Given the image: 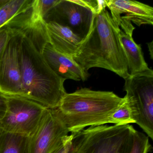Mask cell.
<instances>
[{"label":"cell","mask_w":153,"mask_h":153,"mask_svg":"<svg viewBox=\"0 0 153 153\" xmlns=\"http://www.w3.org/2000/svg\"><path fill=\"white\" fill-rule=\"evenodd\" d=\"M48 41L45 24L30 22L23 27L19 49L20 97L53 109L59 106L67 92L65 79L53 71L42 54V47Z\"/></svg>","instance_id":"6da1fadb"},{"label":"cell","mask_w":153,"mask_h":153,"mask_svg":"<svg viewBox=\"0 0 153 153\" xmlns=\"http://www.w3.org/2000/svg\"><path fill=\"white\" fill-rule=\"evenodd\" d=\"M120 30L105 9L95 15L90 32L73 59L85 72L91 68H102L126 79L130 74L120 38Z\"/></svg>","instance_id":"7a4b0ae2"},{"label":"cell","mask_w":153,"mask_h":153,"mask_svg":"<svg viewBox=\"0 0 153 153\" xmlns=\"http://www.w3.org/2000/svg\"><path fill=\"white\" fill-rule=\"evenodd\" d=\"M113 92L81 88L67 94L56 108L57 114L71 134L111 123L112 115L125 102Z\"/></svg>","instance_id":"3957f363"},{"label":"cell","mask_w":153,"mask_h":153,"mask_svg":"<svg viewBox=\"0 0 153 153\" xmlns=\"http://www.w3.org/2000/svg\"><path fill=\"white\" fill-rule=\"evenodd\" d=\"M135 130L130 124L89 127L71 134L68 153H130Z\"/></svg>","instance_id":"277c9868"},{"label":"cell","mask_w":153,"mask_h":153,"mask_svg":"<svg viewBox=\"0 0 153 153\" xmlns=\"http://www.w3.org/2000/svg\"><path fill=\"white\" fill-rule=\"evenodd\" d=\"M126 101L135 123L153 139V71L147 70L125 79Z\"/></svg>","instance_id":"5b68a950"},{"label":"cell","mask_w":153,"mask_h":153,"mask_svg":"<svg viewBox=\"0 0 153 153\" xmlns=\"http://www.w3.org/2000/svg\"><path fill=\"white\" fill-rule=\"evenodd\" d=\"M5 95L7 107L4 117L0 120V129L30 137L47 108L25 97Z\"/></svg>","instance_id":"8992f818"},{"label":"cell","mask_w":153,"mask_h":153,"mask_svg":"<svg viewBox=\"0 0 153 153\" xmlns=\"http://www.w3.org/2000/svg\"><path fill=\"white\" fill-rule=\"evenodd\" d=\"M27 24L19 25L13 28L0 58V91L4 94L21 95L19 49L22 29Z\"/></svg>","instance_id":"52a82bcc"},{"label":"cell","mask_w":153,"mask_h":153,"mask_svg":"<svg viewBox=\"0 0 153 153\" xmlns=\"http://www.w3.org/2000/svg\"><path fill=\"white\" fill-rule=\"evenodd\" d=\"M68 133L56 108H46L36 129L29 137V153H52L62 145Z\"/></svg>","instance_id":"ba28073f"},{"label":"cell","mask_w":153,"mask_h":153,"mask_svg":"<svg viewBox=\"0 0 153 153\" xmlns=\"http://www.w3.org/2000/svg\"><path fill=\"white\" fill-rule=\"evenodd\" d=\"M94 15L90 9L73 0H59L44 20L68 27L84 40L90 32Z\"/></svg>","instance_id":"9c48e42d"},{"label":"cell","mask_w":153,"mask_h":153,"mask_svg":"<svg viewBox=\"0 0 153 153\" xmlns=\"http://www.w3.org/2000/svg\"><path fill=\"white\" fill-rule=\"evenodd\" d=\"M107 7L111 13L115 25L121 27L123 32L132 36L135 27L133 22L138 26L143 25H153V8L136 1L106 0Z\"/></svg>","instance_id":"30bf717a"},{"label":"cell","mask_w":153,"mask_h":153,"mask_svg":"<svg viewBox=\"0 0 153 153\" xmlns=\"http://www.w3.org/2000/svg\"><path fill=\"white\" fill-rule=\"evenodd\" d=\"M45 61L53 71L63 79L85 81L89 76L73 58L60 53L54 49L49 41L45 42L41 50Z\"/></svg>","instance_id":"8fae6325"},{"label":"cell","mask_w":153,"mask_h":153,"mask_svg":"<svg viewBox=\"0 0 153 153\" xmlns=\"http://www.w3.org/2000/svg\"><path fill=\"white\" fill-rule=\"evenodd\" d=\"M49 42L57 51L72 57L83 39L66 27L53 22H45Z\"/></svg>","instance_id":"7c38bea8"},{"label":"cell","mask_w":153,"mask_h":153,"mask_svg":"<svg viewBox=\"0 0 153 153\" xmlns=\"http://www.w3.org/2000/svg\"><path fill=\"white\" fill-rule=\"evenodd\" d=\"M120 38L130 75L133 76L147 70L148 66L144 59L140 45L137 44L132 36L122 30L120 31Z\"/></svg>","instance_id":"4fadbf2b"},{"label":"cell","mask_w":153,"mask_h":153,"mask_svg":"<svg viewBox=\"0 0 153 153\" xmlns=\"http://www.w3.org/2000/svg\"><path fill=\"white\" fill-rule=\"evenodd\" d=\"M30 137L0 129V153H29Z\"/></svg>","instance_id":"5bb4252c"},{"label":"cell","mask_w":153,"mask_h":153,"mask_svg":"<svg viewBox=\"0 0 153 153\" xmlns=\"http://www.w3.org/2000/svg\"><path fill=\"white\" fill-rule=\"evenodd\" d=\"M59 1V0H33L31 8V23H45V18Z\"/></svg>","instance_id":"9a60e30c"},{"label":"cell","mask_w":153,"mask_h":153,"mask_svg":"<svg viewBox=\"0 0 153 153\" xmlns=\"http://www.w3.org/2000/svg\"><path fill=\"white\" fill-rule=\"evenodd\" d=\"M111 121V123L116 125H127L135 123L131 110L127 101L112 115Z\"/></svg>","instance_id":"2e32d148"},{"label":"cell","mask_w":153,"mask_h":153,"mask_svg":"<svg viewBox=\"0 0 153 153\" xmlns=\"http://www.w3.org/2000/svg\"><path fill=\"white\" fill-rule=\"evenodd\" d=\"M75 3L90 9L94 15L100 13L107 7L106 0H73Z\"/></svg>","instance_id":"e0dca14e"},{"label":"cell","mask_w":153,"mask_h":153,"mask_svg":"<svg viewBox=\"0 0 153 153\" xmlns=\"http://www.w3.org/2000/svg\"><path fill=\"white\" fill-rule=\"evenodd\" d=\"M25 20L15 24H10L0 28V58L3 50L11 35L14 27L25 22Z\"/></svg>","instance_id":"ac0fdd59"},{"label":"cell","mask_w":153,"mask_h":153,"mask_svg":"<svg viewBox=\"0 0 153 153\" xmlns=\"http://www.w3.org/2000/svg\"><path fill=\"white\" fill-rule=\"evenodd\" d=\"M72 135H69L62 145L52 153H68L71 149Z\"/></svg>","instance_id":"d6986e66"},{"label":"cell","mask_w":153,"mask_h":153,"mask_svg":"<svg viewBox=\"0 0 153 153\" xmlns=\"http://www.w3.org/2000/svg\"><path fill=\"white\" fill-rule=\"evenodd\" d=\"M7 107V101L6 95L0 91V120L4 117Z\"/></svg>","instance_id":"ffe728a7"},{"label":"cell","mask_w":153,"mask_h":153,"mask_svg":"<svg viewBox=\"0 0 153 153\" xmlns=\"http://www.w3.org/2000/svg\"><path fill=\"white\" fill-rule=\"evenodd\" d=\"M148 47L149 48V52L151 59H153V42L152 41L151 42L147 43Z\"/></svg>","instance_id":"44dd1931"},{"label":"cell","mask_w":153,"mask_h":153,"mask_svg":"<svg viewBox=\"0 0 153 153\" xmlns=\"http://www.w3.org/2000/svg\"><path fill=\"white\" fill-rule=\"evenodd\" d=\"M9 1V0H0V9L5 6L8 2Z\"/></svg>","instance_id":"7402d4cb"}]
</instances>
